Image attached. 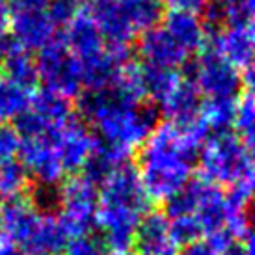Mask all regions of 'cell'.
I'll return each mask as SVG.
<instances>
[{
  "label": "cell",
  "mask_w": 255,
  "mask_h": 255,
  "mask_svg": "<svg viewBox=\"0 0 255 255\" xmlns=\"http://www.w3.org/2000/svg\"><path fill=\"white\" fill-rule=\"evenodd\" d=\"M198 120L177 127L158 123L140 149L138 173L149 201H166L192 179V168L209 138Z\"/></svg>",
  "instance_id": "1"
},
{
  "label": "cell",
  "mask_w": 255,
  "mask_h": 255,
  "mask_svg": "<svg viewBox=\"0 0 255 255\" xmlns=\"http://www.w3.org/2000/svg\"><path fill=\"white\" fill-rule=\"evenodd\" d=\"M80 120L99 132V140L127 151L142 147L158 125V108L153 103H130L114 88L84 90L78 95Z\"/></svg>",
  "instance_id": "2"
},
{
  "label": "cell",
  "mask_w": 255,
  "mask_h": 255,
  "mask_svg": "<svg viewBox=\"0 0 255 255\" xmlns=\"http://www.w3.org/2000/svg\"><path fill=\"white\" fill-rule=\"evenodd\" d=\"M198 162L199 177L216 186L233 184L252 166L244 142L231 130L209 136L199 151Z\"/></svg>",
  "instance_id": "3"
},
{
  "label": "cell",
  "mask_w": 255,
  "mask_h": 255,
  "mask_svg": "<svg viewBox=\"0 0 255 255\" xmlns=\"http://www.w3.org/2000/svg\"><path fill=\"white\" fill-rule=\"evenodd\" d=\"M99 209V188L82 175H73L58 188L56 218L69 239L90 235Z\"/></svg>",
  "instance_id": "4"
},
{
  "label": "cell",
  "mask_w": 255,
  "mask_h": 255,
  "mask_svg": "<svg viewBox=\"0 0 255 255\" xmlns=\"http://www.w3.org/2000/svg\"><path fill=\"white\" fill-rule=\"evenodd\" d=\"M39 82L45 90L56 93L64 99H78L84 92L78 60L67 50L64 41L54 39L36 56Z\"/></svg>",
  "instance_id": "5"
},
{
  "label": "cell",
  "mask_w": 255,
  "mask_h": 255,
  "mask_svg": "<svg viewBox=\"0 0 255 255\" xmlns=\"http://www.w3.org/2000/svg\"><path fill=\"white\" fill-rule=\"evenodd\" d=\"M71 118L73 112L69 99H64L49 90H41L30 95L28 108L15 118L13 127L22 140L43 136L52 138Z\"/></svg>",
  "instance_id": "6"
},
{
  "label": "cell",
  "mask_w": 255,
  "mask_h": 255,
  "mask_svg": "<svg viewBox=\"0 0 255 255\" xmlns=\"http://www.w3.org/2000/svg\"><path fill=\"white\" fill-rule=\"evenodd\" d=\"M186 80L198 88L207 99H235L241 92V73L211 50H203L201 58L184 65Z\"/></svg>",
  "instance_id": "7"
},
{
  "label": "cell",
  "mask_w": 255,
  "mask_h": 255,
  "mask_svg": "<svg viewBox=\"0 0 255 255\" xmlns=\"http://www.w3.org/2000/svg\"><path fill=\"white\" fill-rule=\"evenodd\" d=\"M149 198L140 181V173L134 164H125L114 171L101 184L99 207L120 209L143 216L149 211Z\"/></svg>",
  "instance_id": "8"
},
{
  "label": "cell",
  "mask_w": 255,
  "mask_h": 255,
  "mask_svg": "<svg viewBox=\"0 0 255 255\" xmlns=\"http://www.w3.org/2000/svg\"><path fill=\"white\" fill-rule=\"evenodd\" d=\"M214 52L218 58L237 71L255 64V22L248 24H227L209 36L205 49Z\"/></svg>",
  "instance_id": "9"
},
{
  "label": "cell",
  "mask_w": 255,
  "mask_h": 255,
  "mask_svg": "<svg viewBox=\"0 0 255 255\" xmlns=\"http://www.w3.org/2000/svg\"><path fill=\"white\" fill-rule=\"evenodd\" d=\"M19 156H21L19 162L26 170L28 177L34 179L39 186L56 188L62 183L65 170L60 162L54 140L50 136L22 140Z\"/></svg>",
  "instance_id": "10"
},
{
  "label": "cell",
  "mask_w": 255,
  "mask_h": 255,
  "mask_svg": "<svg viewBox=\"0 0 255 255\" xmlns=\"http://www.w3.org/2000/svg\"><path fill=\"white\" fill-rule=\"evenodd\" d=\"M56 145L60 162L65 171H78L86 166L99 143V138L93 134L82 120H71L52 136Z\"/></svg>",
  "instance_id": "11"
},
{
  "label": "cell",
  "mask_w": 255,
  "mask_h": 255,
  "mask_svg": "<svg viewBox=\"0 0 255 255\" xmlns=\"http://www.w3.org/2000/svg\"><path fill=\"white\" fill-rule=\"evenodd\" d=\"M43 213H39L30 199L15 198L0 203V235L28 252V246Z\"/></svg>",
  "instance_id": "12"
},
{
  "label": "cell",
  "mask_w": 255,
  "mask_h": 255,
  "mask_svg": "<svg viewBox=\"0 0 255 255\" xmlns=\"http://www.w3.org/2000/svg\"><path fill=\"white\" fill-rule=\"evenodd\" d=\"M136 49L145 65H151V67L175 71L188 64V52L160 24L142 32Z\"/></svg>",
  "instance_id": "13"
},
{
  "label": "cell",
  "mask_w": 255,
  "mask_h": 255,
  "mask_svg": "<svg viewBox=\"0 0 255 255\" xmlns=\"http://www.w3.org/2000/svg\"><path fill=\"white\" fill-rule=\"evenodd\" d=\"M130 62L128 47H107L92 58L80 60V78L86 90H107L112 88L121 67Z\"/></svg>",
  "instance_id": "14"
},
{
  "label": "cell",
  "mask_w": 255,
  "mask_h": 255,
  "mask_svg": "<svg viewBox=\"0 0 255 255\" xmlns=\"http://www.w3.org/2000/svg\"><path fill=\"white\" fill-rule=\"evenodd\" d=\"M9 37L21 49L34 52L45 49L56 39V26L50 22L45 11L37 13H17L9 21Z\"/></svg>",
  "instance_id": "15"
},
{
  "label": "cell",
  "mask_w": 255,
  "mask_h": 255,
  "mask_svg": "<svg viewBox=\"0 0 255 255\" xmlns=\"http://www.w3.org/2000/svg\"><path fill=\"white\" fill-rule=\"evenodd\" d=\"M201 103L203 101H201V93L198 92V88L190 80L181 78V82L166 95L162 103L156 105V108H158V114L166 120V123L184 127L198 120Z\"/></svg>",
  "instance_id": "16"
},
{
  "label": "cell",
  "mask_w": 255,
  "mask_h": 255,
  "mask_svg": "<svg viewBox=\"0 0 255 255\" xmlns=\"http://www.w3.org/2000/svg\"><path fill=\"white\" fill-rule=\"evenodd\" d=\"M162 26L175 41L183 47L188 54L205 49L211 32L205 26V22L199 13L192 11H181V9H170L162 17Z\"/></svg>",
  "instance_id": "17"
},
{
  "label": "cell",
  "mask_w": 255,
  "mask_h": 255,
  "mask_svg": "<svg viewBox=\"0 0 255 255\" xmlns=\"http://www.w3.org/2000/svg\"><path fill=\"white\" fill-rule=\"evenodd\" d=\"M132 246L136 255H175V246L168 233V216L147 211L138 222Z\"/></svg>",
  "instance_id": "18"
},
{
  "label": "cell",
  "mask_w": 255,
  "mask_h": 255,
  "mask_svg": "<svg viewBox=\"0 0 255 255\" xmlns=\"http://www.w3.org/2000/svg\"><path fill=\"white\" fill-rule=\"evenodd\" d=\"M62 41L78 62L95 56L107 49V43L101 36L92 13H88V11H77L71 22L64 28Z\"/></svg>",
  "instance_id": "19"
},
{
  "label": "cell",
  "mask_w": 255,
  "mask_h": 255,
  "mask_svg": "<svg viewBox=\"0 0 255 255\" xmlns=\"http://www.w3.org/2000/svg\"><path fill=\"white\" fill-rule=\"evenodd\" d=\"M107 47H128L136 37L118 0H97L90 11Z\"/></svg>",
  "instance_id": "20"
},
{
  "label": "cell",
  "mask_w": 255,
  "mask_h": 255,
  "mask_svg": "<svg viewBox=\"0 0 255 255\" xmlns=\"http://www.w3.org/2000/svg\"><path fill=\"white\" fill-rule=\"evenodd\" d=\"M130 156H132V153L127 149L110 145V143H105L99 140L93 155L90 156V160L82 168V171H84L82 177H86L95 186H101L118 168L130 162Z\"/></svg>",
  "instance_id": "21"
},
{
  "label": "cell",
  "mask_w": 255,
  "mask_h": 255,
  "mask_svg": "<svg viewBox=\"0 0 255 255\" xmlns=\"http://www.w3.org/2000/svg\"><path fill=\"white\" fill-rule=\"evenodd\" d=\"M194 216L203 229V235L226 227V192L213 183H205Z\"/></svg>",
  "instance_id": "22"
},
{
  "label": "cell",
  "mask_w": 255,
  "mask_h": 255,
  "mask_svg": "<svg viewBox=\"0 0 255 255\" xmlns=\"http://www.w3.org/2000/svg\"><path fill=\"white\" fill-rule=\"evenodd\" d=\"M2 71L6 73V80L21 88L24 92H32L39 82V75H37V64L36 56L28 52V50L13 47L7 50L6 58H4V67Z\"/></svg>",
  "instance_id": "23"
},
{
  "label": "cell",
  "mask_w": 255,
  "mask_h": 255,
  "mask_svg": "<svg viewBox=\"0 0 255 255\" xmlns=\"http://www.w3.org/2000/svg\"><path fill=\"white\" fill-rule=\"evenodd\" d=\"M69 237L62 224L58 222L56 214H43L37 231L28 246L30 255H58L65 250Z\"/></svg>",
  "instance_id": "24"
},
{
  "label": "cell",
  "mask_w": 255,
  "mask_h": 255,
  "mask_svg": "<svg viewBox=\"0 0 255 255\" xmlns=\"http://www.w3.org/2000/svg\"><path fill=\"white\" fill-rule=\"evenodd\" d=\"M118 2L136 34L158 26V22L164 17L162 0H118Z\"/></svg>",
  "instance_id": "25"
},
{
  "label": "cell",
  "mask_w": 255,
  "mask_h": 255,
  "mask_svg": "<svg viewBox=\"0 0 255 255\" xmlns=\"http://www.w3.org/2000/svg\"><path fill=\"white\" fill-rule=\"evenodd\" d=\"M235 99H205L199 108L198 121L209 134L226 132L233 127Z\"/></svg>",
  "instance_id": "26"
},
{
  "label": "cell",
  "mask_w": 255,
  "mask_h": 255,
  "mask_svg": "<svg viewBox=\"0 0 255 255\" xmlns=\"http://www.w3.org/2000/svg\"><path fill=\"white\" fill-rule=\"evenodd\" d=\"M142 78H143V95L145 99H151L153 105H158L166 99V95L181 82V77L177 71L170 69H160V67H151L142 65Z\"/></svg>",
  "instance_id": "27"
},
{
  "label": "cell",
  "mask_w": 255,
  "mask_h": 255,
  "mask_svg": "<svg viewBox=\"0 0 255 255\" xmlns=\"http://www.w3.org/2000/svg\"><path fill=\"white\" fill-rule=\"evenodd\" d=\"M205 183H207L205 179L192 177L177 194H173L170 199L164 201V214L168 218H177V216L194 214Z\"/></svg>",
  "instance_id": "28"
},
{
  "label": "cell",
  "mask_w": 255,
  "mask_h": 255,
  "mask_svg": "<svg viewBox=\"0 0 255 255\" xmlns=\"http://www.w3.org/2000/svg\"><path fill=\"white\" fill-rule=\"evenodd\" d=\"M28 173L19 160L0 162V201L22 198V192L28 188Z\"/></svg>",
  "instance_id": "29"
},
{
  "label": "cell",
  "mask_w": 255,
  "mask_h": 255,
  "mask_svg": "<svg viewBox=\"0 0 255 255\" xmlns=\"http://www.w3.org/2000/svg\"><path fill=\"white\" fill-rule=\"evenodd\" d=\"M30 105V93L0 78V123H7L22 114Z\"/></svg>",
  "instance_id": "30"
},
{
  "label": "cell",
  "mask_w": 255,
  "mask_h": 255,
  "mask_svg": "<svg viewBox=\"0 0 255 255\" xmlns=\"http://www.w3.org/2000/svg\"><path fill=\"white\" fill-rule=\"evenodd\" d=\"M168 233H170V239L175 248H188V246L201 241L203 229L196 220V216L188 214V216L168 218Z\"/></svg>",
  "instance_id": "31"
},
{
  "label": "cell",
  "mask_w": 255,
  "mask_h": 255,
  "mask_svg": "<svg viewBox=\"0 0 255 255\" xmlns=\"http://www.w3.org/2000/svg\"><path fill=\"white\" fill-rule=\"evenodd\" d=\"M226 201L229 205L244 207L248 209L255 201V166H250L248 170L242 173L231 184V190L226 194Z\"/></svg>",
  "instance_id": "32"
},
{
  "label": "cell",
  "mask_w": 255,
  "mask_h": 255,
  "mask_svg": "<svg viewBox=\"0 0 255 255\" xmlns=\"http://www.w3.org/2000/svg\"><path fill=\"white\" fill-rule=\"evenodd\" d=\"M233 128L237 130V136L242 134L244 138L255 132V97L248 93L235 99Z\"/></svg>",
  "instance_id": "33"
},
{
  "label": "cell",
  "mask_w": 255,
  "mask_h": 255,
  "mask_svg": "<svg viewBox=\"0 0 255 255\" xmlns=\"http://www.w3.org/2000/svg\"><path fill=\"white\" fill-rule=\"evenodd\" d=\"M65 255H107V246L93 235H80L69 239L64 250Z\"/></svg>",
  "instance_id": "34"
},
{
  "label": "cell",
  "mask_w": 255,
  "mask_h": 255,
  "mask_svg": "<svg viewBox=\"0 0 255 255\" xmlns=\"http://www.w3.org/2000/svg\"><path fill=\"white\" fill-rule=\"evenodd\" d=\"M22 138L17 128L9 123H0V162L15 160L21 151Z\"/></svg>",
  "instance_id": "35"
},
{
  "label": "cell",
  "mask_w": 255,
  "mask_h": 255,
  "mask_svg": "<svg viewBox=\"0 0 255 255\" xmlns=\"http://www.w3.org/2000/svg\"><path fill=\"white\" fill-rule=\"evenodd\" d=\"M45 13L47 17L50 19V22L54 24V26H67L71 19L77 15V7L69 4V2H65V0H50V4L47 6L45 9Z\"/></svg>",
  "instance_id": "36"
},
{
  "label": "cell",
  "mask_w": 255,
  "mask_h": 255,
  "mask_svg": "<svg viewBox=\"0 0 255 255\" xmlns=\"http://www.w3.org/2000/svg\"><path fill=\"white\" fill-rule=\"evenodd\" d=\"M32 203L39 213L50 214L52 209H58V188L50 186H37Z\"/></svg>",
  "instance_id": "37"
},
{
  "label": "cell",
  "mask_w": 255,
  "mask_h": 255,
  "mask_svg": "<svg viewBox=\"0 0 255 255\" xmlns=\"http://www.w3.org/2000/svg\"><path fill=\"white\" fill-rule=\"evenodd\" d=\"M7 7L11 15L17 13H37V11H45L50 0H6Z\"/></svg>",
  "instance_id": "38"
},
{
  "label": "cell",
  "mask_w": 255,
  "mask_h": 255,
  "mask_svg": "<svg viewBox=\"0 0 255 255\" xmlns=\"http://www.w3.org/2000/svg\"><path fill=\"white\" fill-rule=\"evenodd\" d=\"M207 244L211 246V248L216 252V254H222L224 250H227L233 242H237L233 239V235L227 231L226 227H222V229H218V231H214V233H209L207 235Z\"/></svg>",
  "instance_id": "39"
},
{
  "label": "cell",
  "mask_w": 255,
  "mask_h": 255,
  "mask_svg": "<svg viewBox=\"0 0 255 255\" xmlns=\"http://www.w3.org/2000/svg\"><path fill=\"white\" fill-rule=\"evenodd\" d=\"M209 0H162V4L170 6V9H181V11H192L199 13L207 6Z\"/></svg>",
  "instance_id": "40"
},
{
  "label": "cell",
  "mask_w": 255,
  "mask_h": 255,
  "mask_svg": "<svg viewBox=\"0 0 255 255\" xmlns=\"http://www.w3.org/2000/svg\"><path fill=\"white\" fill-rule=\"evenodd\" d=\"M0 255H30L24 248L0 235Z\"/></svg>",
  "instance_id": "41"
},
{
  "label": "cell",
  "mask_w": 255,
  "mask_h": 255,
  "mask_svg": "<svg viewBox=\"0 0 255 255\" xmlns=\"http://www.w3.org/2000/svg\"><path fill=\"white\" fill-rule=\"evenodd\" d=\"M183 255H218V254H216L207 242L199 241V242H196V244L188 246V248H184Z\"/></svg>",
  "instance_id": "42"
},
{
  "label": "cell",
  "mask_w": 255,
  "mask_h": 255,
  "mask_svg": "<svg viewBox=\"0 0 255 255\" xmlns=\"http://www.w3.org/2000/svg\"><path fill=\"white\" fill-rule=\"evenodd\" d=\"M9 21H11V11H9V7H7L6 0H0V36H2V34H7Z\"/></svg>",
  "instance_id": "43"
},
{
  "label": "cell",
  "mask_w": 255,
  "mask_h": 255,
  "mask_svg": "<svg viewBox=\"0 0 255 255\" xmlns=\"http://www.w3.org/2000/svg\"><path fill=\"white\" fill-rule=\"evenodd\" d=\"M13 47V39L9 37V34H2L0 36V73H2V67H4V58H6L7 50Z\"/></svg>",
  "instance_id": "44"
},
{
  "label": "cell",
  "mask_w": 255,
  "mask_h": 255,
  "mask_svg": "<svg viewBox=\"0 0 255 255\" xmlns=\"http://www.w3.org/2000/svg\"><path fill=\"white\" fill-rule=\"evenodd\" d=\"M220 255H248V252H246V248H244V244H241V242H233L229 248L224 250Z\"/></svg>",
  "instance_id": "45"
},
{
  "label": "cell",
  "mask_w": 255,
  "mask_h": 255,
  "mask_svg": "<svg viewBox=\"0 0 255 255\" xmlns=\"http://www.w3.org/2000/svg\"><path fill=\"white\" fill-rule=\"evenodd\" d=\"M244 248L248 255H255V231H248L244 237Z\"/></svg>",
  "instance_id": "46"
},
{
  "label": "cell",
  "mask_w": 255,
  "mask_h": 255,
  "mask_svg": "<svg viewBox=\"0 0 255 255\" xmlns=\"http://www.w3.org/2000/svg\"><path fill=\"white\" fill-rule=\"evenodd\" d=\"M246 151H248V156H250V162H254L255 166V132L254 134L246 136Z\"/></svg>",
  "instance_id": "47"
},
{
  "label": "cell",
  "mask_w": 255,
  "mask_h": 255,
  "mask_svg": "<svg viewBox=\"0 0 255 255\" xmlns=\"http://www.w3.org/2000/svg\"><path fill=\"white\" fill-rule=\"evenodd\" d=\"M248 231H255V201L248 207Z\"/></svg>",
  "instance_id": "48"
},
{
  "label": "cell",
  "mask_w": 255,
  "mask_h": 255,
  "mask_svg": "<svg viewBox=\"0 0 255 255\" xmlns=\"http://www.w3.org/2000/svg\"><path fill=\"white\" fill-rule=\"evenodd\" d=\"M107 255H136L132 250H110V254Z\"/></svg>",
  "instance_id": "49"
},
{
  "label": "cell",
  "mask_w": 255,
  "mask_h": 255,
  "mask_svg": "<svg viewBox=\"0 0 255 255\" xmlns=\"http://www.w3.org/2000/svg\"><path fill=\"white\" fill-rule=\"evenodd\" d=\"M65 2H69V4H73V6L77 7V6H80V4H84L86 0H65Z\"/></svg>",
  "instance_id": "50"
},
{
  "label": "cell",
  "mask_w": 255,
  "mask_h": 255,
  "mask_svg": "<svg viewBox=\"0 0 255 255\" xmlns=\"http://www.w3.org/2000/svg\"><path fill=\"white\" fill-rule=\"evenodd\" d=\"M216 2H222V4H224V2H227V0H216Z\"/></svg>",
  "instance_id": "51"
}]
</instances>
